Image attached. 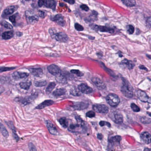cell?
I'll return each mask as SVG.
<instances>
[{
  "label": "cell",
  "mask_w": 151,
  "mask_h": 151,
  "mask_svg": "<svg viewBox=\"0 0 151 151\" xmlns=\"http://www.w3.org/2000/svg\"><path fill=\"white\" fill-rule=\"evenodd\" d=\"M76 119L77 124L70 125L68 127L69 130L72 132H86L87 129L83 121L79 116L76 117Z\"/></svg>",
  "instance_id": "obj_1"
},
{
  "label": "cell",
  "mask_w": 151,
  "mask_h": 151,
  "mask_svg": "<svg viewBox=\"0 0 151 151\" xmlns=\"http://www.w3.org/2000/svg\"><path fill=\"white\" fill-rule=\"evenodd\" d=\"M49 33L52 38L60 42L66 43L68 40L69 39V38L66 34L62 32H56L55 31L54 29H50Z\"/></svg>",
  "instance_id": "obj_2"
},
{
  "label": "cell",
  "mask_w": 151,
  "mask_h": 151,
  "mask_svg": "<svg viewBox=\"0 0 151 151\" xmlns=\"http://www.w3.org/2000/svg\"><path fill=\"white\" fill-rule=\"evenodd\" d=\"M123 94L128 98H131L133 95V89L130 83L126 80H123V84L121 88Z\"/></svg>",
  "instance_id": "obj_3"
},
{
  "label": "cell",
  "mask_w": 151,
  "mask_h": 151,
  "mask_svg": "<svg viewBox=\"0 0 151 151\" xmlns=\"http://www.w3.org/2000/svg\"><path fill=\"white\" fill-rule=\"evenodd\" d=\"M106 100L107 103L112 107H116L118 106L120 102L119 97L114 94H110L106 98Z\"/></svg>",
  "instance_id": "obj_4"
},
{
  "label": "cell",
  "mask_w": 151,
  "mask_h": 151,
  "mask_svg": "<svg viewBox=\"0 0 151 151\" xmlns=\"http://www.w3.org/2000/svg\"><path fill=\"white\" fill-rule=\"evenodd\" d=\"M90 27L91 29L96 31H100L101 32H107L110 33H112L114 32L113 29L106 26H98L96 24H92L90 25Z\"/></svg>",
  "instance_id": "obj_5"
},
{
  "label": "cell",
  "mask_w": 151,
  "mask_h": 151,
  "mask_svg": "<svg viewBox=\"0 0 151 151\" xmlns=\"http://www.w3.org/2000/svg\"><path fill=\"white\" fill-rule=\"evenodd\" d=\"M26 20L30 24H33L37 21L39 20V17L36 15L34 14L31 12L27 11L25 12Z\"/></svg>",
  "instance_id": "obj_6"
},
{
  "label": "cell",
  "mask_w": 151,
  "mask_h": 151,
  "mask_svg": "<svg viewBox=\"0 0 151 151\" xmlns=\"http://www.w3.org/2000/svg\"><path fill=\"white\" fill-rule=\"evenodd\" d=\"M93 109L94 111L97 113H107L109 112V108L105 105H94L93 106Z\"/></svg>",
  "instance_id": "obj_7"
},
{
  "label": "cell",
  "mask_w": 151,
  "mask_h": 151,
  "mask_svg": "<svg viewBox=\"0 0 151 151\" xmlns=\"http://www.w3.org/2000/svg\"><path fill=\"white\" fill-rule=\"evenodd\" d=\"M137 96L142 102L151 103V98L149 97L144 91L139 90L137 91Z\"/></svg>",
  "instance_id": "obj_8"
},
{
  "label": "cell",
  "mask_w": 151,
  "mask_h": 151,
  "mask_svg": "<svg viewBox=\"0 0 151 151\" xmlns=\"http://www.w3.org/2000/svg\"><path fill=\"white\" fill-rule=\"evenodd\" d=\"M50 19L51 20L55 22L61 26L63 27L65 25V20L62 15L59 14L56 15L55 16L51 17Z\"/></svg>",
  "instance_id": "obj_9"
},
{
  "label": "cell",
  "mask_w": 151,
  "mask_h": 151,
  "mask_svg": "<svg viewBox=\"0 0 151 151\" xmlns=\"http://www.w3.org/2000/svg\"><path fill=\"white\" fill-rule=\"evenodd\" d=\"M46 124L49 132L51 134L53 135H58L59 134V132L55 126L50 121L47 120L46 121Z\"/></svg>",
  "instance_id": "obj_10"
},
{
  "label": "cell",
  "mask_w": 151,
  "mask_h": 151,
  "mask_svg": "<svg viewBox=\"0 0 151 151\" xmlns=\"http://www.w3.org/2000/svg\"><path fill=\"white\" fill-rule=\"evenodd\" d=\"M78 89L80 92L85 94H90L93 92V89L84 83H82L78 86Z\"/></svg>",
  "instance_id": "obj_11"
},
{
  "label": "cell",
  "mask_w": 151,
  "mask_h": 151,
  "mask_svg": "<svg viewBox=\"0 0 151 151\" xmlns=\"http://www.w3.org/2000/svg\"><path fill=\"white\" fill-rule=\"evenodd\" d=\"M92 81L99 90H103L106 88V85L103 81L97 77H94L92 79Z\"/></svg>",
  "instance_id": "obj_12"
},
{
  "label": "cell",
  "mask_w": 151,
  "mask_h": 151,
  "mask_svg": "<svg viewBox=\"0 0 151 151\" xmlns=\"http://www.w3.org/2000/svg\"><path fill=\"white\" fill-rule=\"evenodd\" d=\"M48 70L49 72L53 75L56 76L61 73V70L58 66L55 64H51L48 67Z\"/></svg>",
  "instance_id": "obj_13"
},
{
  "label": "cell",
  "mask_w": 151,
  "mask_h": 151,
  "mask_svg": "<svg viewBox=\"0 0 151 151\" xmlns=\"http://www.w3.org/2000/svg\"><path fill=\"white\" fill-rule=\"evenodd\" d=\"M16 7L14 5H11L8 6L5 9L3 12L2 17H6L12 14L16 10Z\"/></svg>",
  "instance_id": "obj_14"
},
{
  "label": "cell",
  "mask_w": 151,
  "mask_h": 151,
  "mask_svg": "<svg viewBox=\"0 0 151 151\" xmlns=\"http://www.w3.org/2000/svg\"><path fill=\"white\" fill-rule=\"evenodd\" d=\"M29 74L25 72H20V71H15L12 73V78L15 80H19L26 78L29 76Z\"/></svg>",
  "instance_id": "obj_15"
},
{
  "label": "cell",
  "mask_w": 151,
  "mask_h": 151,
  "mask_svg": "<svg viewBox=\"0 0 151 151\" xmlns=\"http://www.w3.org/2000/svg\"><path fill=\"white\" fill-rule=\"evenodd\" d=\"M88 106L89 105L87 103L83 102H75L72 107L74 110H81L88 108Z\"/></svg>",
  "instance_id": "obj_16"
},
{
  "label": "cell",
  "mask_w": 151,
  "mask_h": 151,
  "mask_svg": "<svg viewBox=\"0 0 151 151\" xmlns=\"http://www.w3.org/2000/svg\"><path fill=\"white\" fill-rule=\"evenodd\" d=\"M31 74L36 77H41L43 74V70L40 68H31L29 69Z\"/></svg>",
  "instance_id": "obj_17"
},
{
  "label": "cell",
  "mask_w": 151,
  "mask_h": 151,
  "mask_svg": "<svg viewBox=\"0 0 151 151\" xmlns=\"http://www.w3.org/2000/svg\"><path fill=\"white\" fill-rule=\"evenodd\" d=\"M141 138L143 141L147 144L151 142V135L148 132H144L141 135Z\"/></svg>",
  "instance_id": "obj_18"
},
{
  "label": "cell",
  "mask_w": 151,
  "mask_h": 151,
  "mask_svg": "<svg viewBox=\"0 0 151 151\" xmlns=\"http://www.w3.org/2000/svg\"><path fill=\"white\" fill-rule=\"evenodd\" d=\"M53 103H54V101L50 100H47L40 103V104H39L38 106H36L35 109H39V110L42 109L43 108H45L46 107L51 106L52 105H53Z\"/></svg>",
  "instance_id": "obj_19"
},
{
  "label": "cell",
  "mask_w": 151,
  "mask_h": 151,
  "mask_svg": "<svg viewBox=\"0 0 151 151\" xmlns=\"http://www.w3.org/2000/svg\"><path fill=\"white\" fill-rule=\"evenodd\" d=\"M56 2L55 0H45L44 5L48 8L52 10H55L56 7Z\"/></svg>",
  "instance_id": "obj_20"
},
{
  "label": "cell",
  "mask_w": 151,
  "mask_h": 151,
  "mask_svg": "<svg viewBox=\"0 0 151 151\" xmlns=\"http://www.w3.org/2000/svg\"><path fill=\"white\" fill-rule=\"evenodd\" d=\"M33 98L31 96V97H28V98H17V101L21 102V104L25 106L26 105L29 104L30 102H31Z\"/></svg>",
  "instance_id": "obj_21"
},
{
  "label": "cell",
  "mask_w": 151,
  "mask_h": 151,
  "mask_svg": "<svg viewBox=\"0 0 151 151\" xmlns=\"http://www.w3.org/2000/svg\"><path fill=\"white\" fill-rule=\"evenodd\" d=\"M56 81L62 84H65L67 82V79L65 75L63 74L62 73H60V74H58L56 75V77L55 78Z\"/></svg>",
  "instance_id": "obj_22"
},
{
  "label": "cell",
  "mask_w": 151,
  "mask_h": 151,
  "mask_svg": "<svg viewBox=\"0 0 151 151\" xmlns=\"http://www.w3.org/2000/svg\"><path fill=\"white\" fill-rule=\"evenodd\" d=\"M121 140V137L119 136H116L114 137H112L110 139H109V142L110 144L112 145H118L120 143V141Z\"/></svg>",
  "instance_id": "obj_23"
},
{
  "label": "cell",
  "mask_w": 151,
  "mask_h": 151,
  "mask_svg": "<svg viewBox=\"0 0 151 151\" xmlns=\"http://www.w3.org/2000/svg\"><path fill=\"white\" fill-rule=\"evenodd\" d=\"M66 92V90L64 88H60L54 91L53 93V95L55 97H58L63 95L65 94Z\"/></svg>",
  "instance_id": "obj_24"
},
{
  "label": "cell",
  "mask_w": 151,
  "mask_h": 151,
  "mask_svg": "<svg viewBox=\"0 0 151 151\" xmlns=\"http://www.w3.org/2000/svg\"><path fill=\"white\" fill-rule=\"evenodd\" d=\"M121 63H122L123 64L126 65L127 68L130 70H132V69H133L135 66L134 62L131 61L127 60L126 59H125L124 60H123L121 62Z\"/></svg>",
  "instance_id": "obj_25"
},
{
  "label": "cell",
  "mask_w": 151,
  "mask_h": 151,
  "mask_svg": "<svg viewBox=\"0 0 151 151\" xmlns=\"http://www.w3.org/2000/svg\"><path fill=\"white\" fill-rule=\"evenodd\" d=\"M14 36L13 32L12 31H5L2 34V37L4 40H9L12 38Z\"/></svg>",
  "instance_id": "obj_26"
},
{
  "label": "cell",
  "mask_w": 151,
  "mask_h": 151,
  "mask_svg": "<svg viewBox=\"0 0 151 151\" xmlns=\"http://www.w3.org/2000/svg\"><path fill=\"white\" fill-rule=\"evenodd\" d=\"M114 121L117 124L122 122L123 121L122 115L120 113H115L114 115Z\"/></svg>",
  "instance_id": "obj_27"
},
{
  "label": "cell",
  "mask_w": 151,
  "mask_h": 151,
  "mask_svg": "<svg viewBox=\"0 0 151 151\" xmlns=\"http://www.w3.org/2000/svg\"><path fill=\"white\" fill-rule=\"evenodd\" d=\"M31 82H20L19 85L20 88L25 90H28L31 86Z\"/></svg>",
  "instance_id": "obj_28"
},
{
  "label": "cell",
  "mask_w": 151,
  "mask_h": 151,
  "mask_svg": "<svg viewBox=\"0 0 151 151\" xmlns=\"http://www.w3.org/2000/svg\"><path fill=\"white\" fill-rule=\"evenodd\" d=\"M122 2L126 6L130 7L134 6L136 5V1L135 0H121Z\"/></svg>",
  "instance_id": "obj_29"
},
{
  "label": "cell",
  "mask_w": 151,
  "mask_h": 151,
  "mask_svg": "<svg viewBox=\"0 0 151 151\" xmlns=\"http://www.w3.org/2000/svg\"><path fill=\"white\" fill-rule=\"evenodd\" d=\"M81 92L79 91V89H76V88H73L70 90V94L74 96H80L81 94Z\"/></svg>",
  "instance_id": "obj_30"
},
{
  "label": "cell",
  "mask_w": 151,
  "mask_h": 151,
  "mask_svg": "<svg viewBox=\"0 0 151 151\" xmlns=\"http://www.w3.org/2000/svg\"><path fill=\"white\" fill-rule=\"evenodd\" d=\"M59 122L60 125L62 126V127L66 128L68 127V121L67 119L65 118H61L59 120Z\"/></svg>",
  "instance_id": "obj_31"
},
{
  "label": "cell",
  "mask_w": 151,
  "mask_h": 151,
  "mask_svg": "<svg viewBox=\"0 0 151 151\" xmlns=\"http://www.w3.org/2000/svg\"><path fill=\"white\" fill-rule=\"evenodd\" d=\"M0 24L6 29H13V27L11 24H10L9 22L5 21V20H1L0 22Z\"/></svg>",
  "instance_id": "obj_32"
},
{
  "label": "cell",
  "mask_w": 151,
  "mask_h": 151,
  "mask_svg": "<svg viewBox=\"0 0 151 151\" xmlns=\"http://www.w3.org/2000/svg\"><path fill=\"white\" fill-rule=\"evenodd\" d=\"M0 132L5 137H7L9 136V132L2 123H0Z\"/></svg>",
  "instance_id": "obj_33"
},
{
  "label": "cell",
  "mask_w": 151,
  "mask_h": 151,
  "mask_svg": "<svg viewBox=\"0 0 151 151\" xmlns=\"http://www.w3.org/2000/svg\"><path fill=\"white\" fill-rule=\"evenodd\" d=\"M55 86H56V84L55 82H51L48 85V86H47V88L46 89V91L47 93H50L53 91V89H54V88L55 87Z\"/></svg>",
  "instance_id": "obj_34"
},
{
  "label": "cell",
  "mask_w": 151,
  "mask_h": 151,
  "mask_svg": "<svg viewBox=\"0 0 151 151\" xmlns=\"http://www.w3.org/2000/svg\"><path fill=\"white\" fill-rule=\"evenodd\" d=\"M34 85L36 87H42L45 86L47 84V82L46 81H41L35 82Z\"/></svg>",
  "instance_id": "obj_35"
},
{
  "label": "cell",
  "mask_w": 151,
  "mask_h": 151,
  "mask_svg": "<svg viewBox=\"0 0 151 151\" xmlns=\"http://www.w3.org/2000/svg\"><path fill=\"white\" fill-rule=\"evenodd\" d=\"M131 107L132 110L135 112H138L140 111V108L135 103H132L131 104Z\"/></svg>",
  "instance_id": "obj_36"
},
{
  "label": "cell",
  "mask_w": 151,
  "mask_h": 151,
  "mask_svg": "<svg viewBox=\"0 0 151 151\" xmlns=\"http://www.w3.org/2000/svg\"><path fill=\"white\" fill-rule=\"evenodd\" d=\"M70 72H71L73 74H76L77 76H78L79 77H81L82 75H83V74H82V73L79 70H70Z\"/></svg>",
  "instance_id": "obj_37"
},
{
  "label": "cell",
  "mask_w": 151,
  "mask_h": 151,
  "mask_svg": "<svg viewBox=\"0 0 151 151\" xmlns=\"http://www.w3.org/2000/svg\"><path fill=\"white\" fill-rule=\"evenodd\" d=\"M74 27L76 30L78 31H82L84 30V28L83 26L78 23L75 24Z\"/></svg>",
  "instance_id": "obj_38"
},
{
  "label": "cell",
  "mask_w": 151,
  "mask_h": 151,
  "mask_svg": "<svg viewBox=\"0 0 151 151\" xmlns=\"http://www.w3.org/2000/svg\"><path fill=\"white\" fill-rule=\"evenodd\" d=\"M134 27L132 25H129L128 26V29H127V31L128 32L129 34H132L133 33L134 31Z\"/></svg>",
  "instance_id": "obj_39"
},
{
  "label": "cell",
  "mask_w": 151,
  "mask_h": 151,
  "mask_svg": "<svg viewBox=\"0 0 151 151\" xmlns=\"http://www.w3.org/2000/svg\"><path fill=\"white\" fill-rule=\"evenodd\" d=\"M86 116L87 117H88V118H94L95 116V113H94V111H90L86 113Z\"/></svg>",
  "instance_id": "obj_40"
},
{
  "label": "cell",
  "mask_w": 151,
  "mask_h": 151,
  "mask_svg": "<svg viewBox=\"0 0 151 151\" xmlns=\"http://www.w3.org/2000/svg\"><path fill=\"white\" fill-rule=\"evenodd\" d=\"M16 17H17V14L13 15L9 17V20L12 23L14 24L16 23Z\"/></svg>",
  "instance_id": "obj_41"
},
{
  "label": "cell",
  "mask_w": 151,
  "mask_h": 151,
  "mask_svg": "<svg viewBox=\"0 0 151 151\" xmlns=\"http://www.w3.org/2000/svg\"><path fill=\"white\" fill-rule=\"evenodd\" d=\"M15 68L14 67H1L0 68V72H4L6 71H9L10 70H12L14 69Z\"/></svg>",
  "instance_id": "obj_42"
},
{
  "label": "cell",
  "mask_w": 151,
  "mask_h": 151,
  "mask_svg": "<svg viewBox=\"0 0 151 151\" xmlns=\"http://www.w3.org/2000/svg\"><path fill=\"white\" fill-rule=\"evenodd\" d=\"M99 125L101 126H104L105 125H106L107 126L109 127H110L111 126V124L110 123L106 121H101L99 122Z\"/></svg>",
  "instance_id": "obj_43"
},
{
  "label": "cell",
  "mask_w": 151,
  "mask_h": 151,
  "mask_svg": "<svg viewBox=\"0 0 151 151\" xmlns=\"http://www.w3.org/2000/svg\"><path fill=\"white\" fill-rule=\"evenodd\" d=\"M80 8H81V9L82 10H84V11H86V12H87V11H88L89 10V7H88L87 5H86L83 4V5H81L80 6Z\"/></svg>",
  "instance_id": "obj_44"
},
{
  "label": "cell",
  "mask_w": 151,
  "mask_h": 151,
  "mask_svg": "<svg viewBox=\"0 0 151 151\" xmlns=\"http://www.w3.org/2000/svg\"><path fill=\"white\" fill-rule=\"evenodd\" d=\"M39 16L41 18H44L46 16L45 13L43 11H39Z\"/></svg>",
  "instance_id": "obj_45"
},
{
  "label": "cell",
  "mask_w": 151,
  "mask_h": 151,
  "mask_svg": "<svg viewBox=\"0 0 151 151\" xmlns=\"http://www.w3.org/2000/svg\"><path fill=\"white\" fill-rule=\"evenodd\" d=\"M45 0H39L38 1V5L40 7H41L43 6L44 4Z\"/></svg>",
  "instance_id": "obj_46"
},
{
  "label": "cell",
  "mask_w": 151,
  "mask_h": 151,
  "mask_svg": "<svg viewBox=\"0 0 151 151\" xmlns=\"http://www.w3.org/2000/svg\"><path fill=\"white\" fill-rule=\"evenodd\" d=\"M29 147L30 150H36V149L35 148V146H34L32 144H29Z\"/></svg>",
  "instance_id": "obj_47"
},
{
  "label": "cell",
  "mask_w": 151,
  "mask_h": 151,
  "mask_svg": "<svg viewBox=\"0 0 151 151\" xmlns=\"http://www.w3.org/2000/svg\"><path fill=\"white\" fill-rule=\"evenodd\" d=\"M63 0L65 2L70 4V5H73L75 3L74 0Z\"/></svg>",
  "instance_id": "obj_48"
},
{
  "label": "cell",
  "mask_w": 151,
  "mask_h": 151,
  "mask_svg": "<svg viewBox=\"0 0 151 151\" xmlns=\"http://www.w3.org/2000/svg\"><path fill=\"white\" fill-rule=\"evenodd\" d=\"M147 23L151 27V17H148V18L147 19Z\"/></svg>",
  "instance_id": "obj_49"
},
{
  "label": "cell",
  "mask_w": 151,
  "mask_h": 151,
  "mask_svg": "<svg viewBox=\"0 0 151 151\" xmlns=\"http://www.w3.org/2000/svg\"><path fill=\"white\" fill-rule=\"evenodd\" d=\"M97 137H98V139H99V140H101V139H102V138H103V136L101 134L99 133V134H98V135H97Z\"/></svg>",
  "instance_id": "obj_50"
},
{
  "label": "cell",
  "mask_w": 151,
  "mask_h": 151,
  "mask_svg": "<svg viewBox=\"0 0 151 151\" xmlns=\"http://www.w3.org/2000/svg\"><path fill=\"white\" fill-rule=\"evenodd\" d=\"M139 68H140V69H141L142 70H147V69L146 67H145L144 66H141Z\"/></svg>",
  "instance_id": "obj_51"
},
{
  "label": "cell",
  "mask_w": 151,
  "mask_h": 151,
  "mask_svg": "<svg viewBox=\"0 0 151 151\" xmlns=\"http://www.w3.org/2000/svg\"><path fill=\"white\" fill-rule=\"evenodd\" d=\"M149 115L150 116H151V113H149Z\"/></svg>",
  "instance_id": "obj_52"
},
{
  "label": "cell",
  "mask_w": 151,
  "mask_h": 151,
  "mask_svg": "<svg viewBox=\"0 0 151 151\" xmlns=\"http://www.w3.org/2000/svg\"><path fill=\"white\" fill-rule=\"evenodd\" d=\"M26 1H29V0H25Z\"/></svg>",
  "instance_id": "obj_53"
}]
</instances>
